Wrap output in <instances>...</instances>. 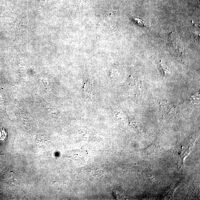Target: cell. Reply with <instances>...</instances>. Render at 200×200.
I'll list each match as a JSON object with an SVG mask.
<instances>
[{"instance_id":"obj_1","label":"cell","mask_w":200,"mask_h":200,"mask_svg":"<svg viewBox=\"0 0 200 200\" xmlns=\"http://www.w3.org/2000/svg\"><path fill=\"white\" fill-rule=\"evenodd\" d=\"M129 18L131 21L136 25L142 27H148V25L145 21L141 19L136 18L131 15H128Z\"/></svg>"},{"instance_id":"obj_2","label":"cell","mask_w":200,"mask_h":200,"mask_svg":"<svg viewBox=\"0 0 200 200\" xmlns=\"http://www.w3.org/2000/svg\"><path fill=\"white\" fill-rule=\"evenodd\" d=\"M7 133L4 129H0V141L4 143L7 139Z\"/></svg>"}]
</instances>
